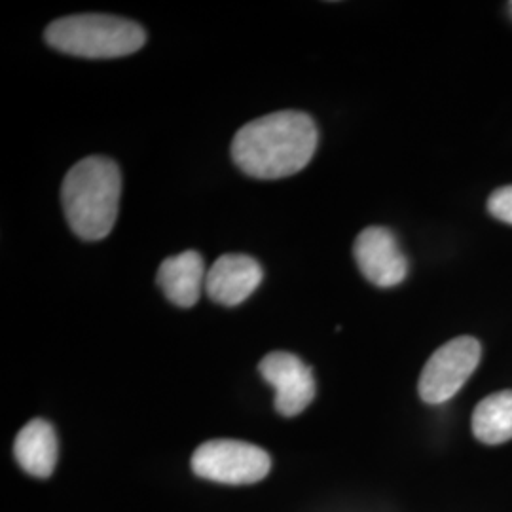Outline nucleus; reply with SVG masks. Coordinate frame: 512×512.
<instances>
[{
  "instance_id": "1",
  "label": "nucleus",
  "mask_w": 512,
  "mask_h": 512,
  "mask_svg": "<svg viewBox=\"0 0 512 512\" xmlns=\"http://www.w3.org/2000/svg\"><path fill=\"white\" fill-rule=\"evenodd\" d=\"M319 143L317 126L306 112H272L239 129L232 158L255 179H285L310 164Z\"/></svg>"
},
{
  "instance_id": "2",
  "label": "nucleus",
  "mask_w": 512,
  "mask_h": 512,
  "mask_svg": "<svg viewBox=\"0 0 512 512\" xmlns=\"http://www.w3.org/2000/svg\"><path fill=\"white\" fill-rule=\"evenodd\" d=\"M122 194V175L114 160L90 156L67 173L61 202L74 234L84 241H99L112 232Z\"/></svg>"
},
{
  "instance_id": "3",
  "label": "nucleus",
  "mask_w": 512,
  "mask_h": 512,
  "mask_svg": "<svg viewBox=\"0 0 512 512\" xmlns=\"http://www.w3.org/2000/svg\"><path fill=\"white\" fill-rule=\"evenodd\" d=\"M44 37L55 50L86 59H112L135 54L147 42V35L139 23L105 14L55 19L48 25Z\"/></svg>"
},
{
  "instance_id": "4",
  "label": "nucleus",
  "mask_w": 512,
  "mask_h": 512,
  "mask_svg": "<svg viewBox=\"0 0 512 512\" xmlns=\"http://www.w3.org/2000/svg\"><path fill=\"white\" fill-rule=\"evenodd\" d=\"M272 469V459L266 450L241 440H209L192 456V471L200 478L245 486L266 478Z\"/></svg>"
},
{
  "instance_id": "5",
  "label": "nucleus",
  "mask_w": 512,
  "mask_h": 512,
  "mask_svg": "<svg viewBox=\"0 0 512 512\" xmlns=\"http://www.w3.org/2000/svg\"><path fill=\"white\" fill-rule=\"evenodd\" d=\"M482 346L473 336H459L440 346L423 366L420 376L421 401L448 403L480 365Z\"/></svg>"
},
{
  "instance_id": "6",
  "label": "nucleus",
  "mask_w": 512,
  "mask_h": 512,
  "mask_svg": "<svg viewBox=\"0 0 512 512\" xmlns=\"http://www.w3.org/2000/svg\"><path fill=\"white\" fill-rule=\"evenodd\" d=\"M258 370L262 378L275 389V410L285 416L294 418L310 406L315 397V380L308 365L300 357L287 351L268 353Z\"/></svg>"
},
{
  "instance_id": "7",
  "label": "nucleus",
  "mask_w": 512,
  "mask_h": 512,
  "mask_svg": "<svg viewBox=\"0 0 512 512\" xmlns=\"http://www.w3.org/2000/svg\"><path fill=\"white\" fill-rule=\"evenodd\" d=\"M357 266L366 279L382 289L401 285L408 275V260L395 234L382 226L363 230L353 247Z\"/></svg>"
},
{
  "instance_id": "8",
  "label": "nucleus",
  "mask_w": 512,
  "mask_h": 512,
  "mask_svg": "<svg viewBox=\"0 0 512 512\" xmlns=\"http://www.w3.org/2000/svg\"><path fill=\"white\" fill-rule=\"evenodd\" d=\"M262 277V266L253 256L228 253L217 258L207 270L205 291L213 302L232 308L255 293Z\"/></svg>"
},
{
  "instance_id": "9",
  "label": "nucleus",
  "mask_w": 512,
  "mask_h": 512,
  "mask_svg": "<svg viewBox=\"0 0 512 512\" xmlns=\"http://www.w3.org/2000/svg\"><path fill=\"white\" fill-rule=\"evenodd\" d=\"M205 264L198 251H184L181 255L169 256L160 264L158 285L169 302L179 308H192L202 294L205 285Z\"/></svg>"
},
{
  "instance_id": "10",
  "label": "nucleus",
  "mask_w": 512,
  "mask_h": 512,
  "mask_svg": "<svg viewBox=\"0 0 512 512\" xmlns=\"http://www.w3.org/2000/svg\"><path fill=\"white\" fill-rule=\"evenodd\" d=\"M14 456L19 467L37 478H48L57 463V437L46 420H31L16 437Z\"/></svg>"
},
{
  "instance_id": "11",
  "label": "nucleus",
  "mask_w": 512,
  "mask_h": 512,
  "mask_svg": "<svg viewBox=\"0 0 512 512\" xmlns=\"http://www.w3.org/2000/svg\"><path fill=\"white\" fill-rule=\"evenodd\" d=\"M473 433L484 444H503L512 439V389L480 401L473 414Z\"/></svg>"
},
{
  "instance_id": "12",
  "label": "nucleus",
  "mask_w": 512,
  "mask_h": 512,
  "mask_svg": "<svg viewBox=\"0 0 512 512\" xmlns=\"http://www.w3.org/2000/svg\"><path fill=\"white\" fill-rule=\"evenodd\" d=\"M488 211L495 219L512 224V186L495 190L488 200Z\"/></svg>"
}]
</instances>
